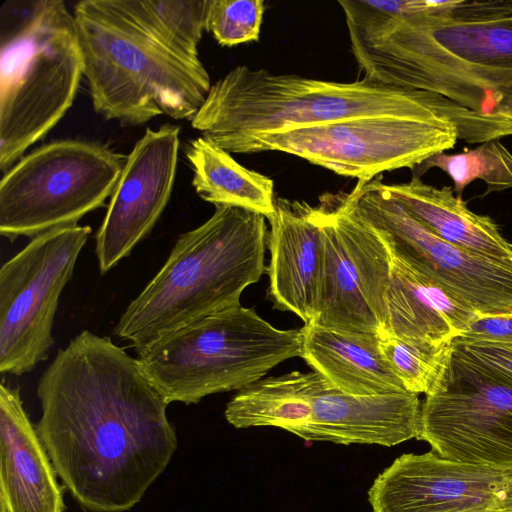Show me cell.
<instances>
[{"label":"cell","instance_id":"6da1fadb","mask_svg":"<svg viewBox=\"0 0 512 512\" xmlns=\"http://www.w3.org/2000/svg\"><path fill=\"white\" fill-rule=\"evenodd\" d=\"M38 435L64 487L85 510L140 502L178 445L169 405L137 358L85 330L58 350L37 385Z\"/></svg>","mask_w":512,"mask_h":512},{"label":"cell","instance_id":"7a4b0ae2","mask_svg":"<svg viewBox=\"0 0 512 512\" xmlns=\"http://www.w3.org/2000/svg\"><path fill=\"white\" fill-rule=\"evenodd\" d=\"M364 78L497 113L512 87V1L340 0Z\"/></svg>","mask_w":512,"mask_h":512},{"label":"cell","instance_id":"3957f363","mask_svg":"<svg viewBox=\"0 0 512 512\" xmlns=\"http://www.w3.org/2000/svg\"><path fill=\"white\" fill-rule=\"evenodd\" d=\"M455 120L464 141L480 144L496 130L493 114L468 109L442 95L375 82L312 79L240 65L211 85L191 120L192 127L219 147L251 136L319 126L352 118Z\"/></svg>","mask_w":512,"mask_h":512},{"label":"cell","instance_id":"277c9868","mask_svg":"<svg viewBox=\"0 0 512 512\" xmlns=\"http://www.w3.org/2000/svg\"><path fill=\"white\" fill-rule=\"evenodd\" d=\"M94 111L141 125L166 115L192 120L210 88L199 56L162 35L138 0H82L73 9Z\"/></svg>","mask_w":512,"mask_h":512},{"label":"cell","instance_id":"5b68a950","mask_svg":"<svg viewBox=\"0 0 512 512\" xmlns=\"http://www.w3.org/2000/svg\"><path fill=\"white\" fill-rule=\"evenodd\" d=\"M266 217L216 206L200 226L181 234L157 274L121 314L113 333L143 350L171 332L240 304L266 273Z\"/></svg>","mask_w":512,"mask_h":512},{"label":"cell","instance_id":"8992f818","mask_svg":"<svg viewBox=\"0 0 512 512\" xmlns=\"http://www.w3.org/2000/svg\"><path fill=\"white\" fill-rule=\"evenodd\" d=\"M0 170L64 117L84 77L76 22L61 0L7 1L1 9Z\"/></svg>","mask_w":512,"mask_h":512},{"label":"cell","instance_id":"52a82bcc","mask_svg":"<svg viewBox=\"0 0 512 512\" xmlns=\"http://www.w3.org/2000/svg\"><path fill=\"white\" fill-rule=\"evenodd\" d=\"M302 328L278 329L241 304L199 318L137 353L139 367L170 404L241 390L281 362L301 357Z\"/></svg>","mask_w":512,"mask_h":512},{"label":"cell","instance_id":"ba28073f","mask_svg":"<svg viewBox=\"0 0 512 512\" xmlns=\"http://www.w3.org/2000/svg\"><path fill=\"white\" fill-rule=\"evenodd\" d=\"M126 157L78 139L53 141L24 155L0 182V234L13 241L78 224L105 205Z\"/></svg>","mask_w":512,"mask_h":512},{"label":"cell","instance_id":"9c48e42d","mask_svg":"<svg viewBox=\"0 0 512 512\" xmlns=\"http://www.w3.org/2000/svg\"><path fill=\"white\" fill-rule=\"evenodd\" d=\"M463 139L460 125L448 117L352 118L251 136L228 152H284L338 175L368 182L385 171L415 168Z\"/></svg>","mask_w":512,"mask_h":512},{"label":"cell","instance_id":"30bf717a","mask_svg":"<svg viewBox=\"0 0 512 512\" xmlns=\"http://www.w3.org/2000/svg\"><path fill=\"white\" fill-rule=\"evenodd\" d=\"M359 184L325 193L315 206L324 243V272L312 325L380 335L387 318L392 252L384 234L360 211Z\"/></svg>","mask_w":512,"mask_h":512},{"label":"cell","instance_id":"8fae6325","mask_svg":"<svg viewBox=\"0 0 512 512\" xmlns=\"http://www.w3.org/2000/svg\"><path fill=\"white\" fill-rule=\"evenodd\" d=\"M92 229L55 228L33 237L0 269V372L22 375L48 358L59 299Z\"/></svg>","mask_w":512,"mask_h":512},{"label":"cell","instance_id":"7c38bea8","mask_svg":"<svg viewBox=\"0 0 512 512\" xmlns=\"http://www.w3.org/2000/svg\"><path fill=\"white\" fill-rule=\"evenodd\" d=\"M419 440L463 463L512 468V383L453 352L421 405Z\"/></svg>","mask_w":512,"mask_h":512},{"label":"cell","instance_id":"4fadbf2b","mask_svg":"<svg viewBox=\"0 0 512 512\" xmlns=\"http://www.w3.org/2000/svg\"><path fill=\"white\" fill-rule=\"evenodd\" d=\"M382 177L358 181V206L391 251L426 273L479 315L512 313V259L472 252L439 238L382 187Z\"/></svg>","mask_w":512,"mask_h":512},{"label":"cell","instance_id":"5bb4252c","mask_svg":"<svg viewBox=\"0 0 512 512\" xmlns=\"http://www.w3.org/2000/svg\"><path fill=\"white\" fill-rule=\"evenodd\" d=\"M368 501L373 512H512V468L403 454L375 478Z\"/></svg>","mask_w":512,"mask_h":512},{"label":"cell","instance_id":"9a60e30c","mask_svg":"<svg viewBox=\"0 0 512 512\" xmlns=\"http://www.w3.org/2000/svg\"><path fill=\"white\" fill-rule=\"evenodd\" d=\"M180 127L166 123L147 128L134 144L95 237L99 271L114 268L151 232L174 186Z\"/></svg>","mask_w":512,"mask_h":512},{"label":"cell","instance_id":"2e32d148","mask_svg":"<svg viewBox=\"0 0 512 512\" xmlns=\"http://www.w3.org/2000/svg\"><path fill=\"white\" fill-rule=\"evenodd\" d=\"M269 222L268 298L304 325L318 313L324 272V243L315 206L276 197Z\"/></svg>","mask_w":512,"mask_h":512},{"label":"cell","instance_id":"e0dca14e","mask_svg":"<svg viewBox=\"0 0 512 512\" xmlns=\"http://www.w3.org/2000/svg\"><path fill=\"white\" fill-rule=\"evenodd\" d=\"M421 403L412 392L358 396L344 393L321 375L311 415L298 437L336 444L391 447L420 432Z\"/></svg>","mask_w":512,"mask_h":512},{"label":"cell","instance_id":"ac0fdd59","mask_svg":"<svg viewBox=\"0 0 512 512\" xmlns=\"http://www.w3.org/2000/svg\"><path fill=\"white\" fill-rule=\"evenodd\" d=\"M19 388L0 385V512H64L62 486Z\"/></svg>","mask_w":512,"mask_h":512},{"label":"cell","instance_id":"d6986e66","mask_svg":"<svg viewBox=\"0 0 512 512\" xmlns=\"http://www.w3.org/2000/svg\"><path fill=\"white\" fill-rule=\"evenodd\" d=\"M386 307V323L380 336L415 344L451 343L479 315L393 252Z\"/></svg>","mask_w":512,"mask_h":512},{"label":"cell","instance_id":"ffe728a7","mask_svg":"<svg viewBox=\"0 0 512 512\" xmlns=\"http://www.w3.org/2000/svg\"><path fill=\"white\" fill-rule=\"evenodd\" d=\"M301 357L340 391L358 396L409 392L382 358L379 335L304 325Z\"/></svg>","mask_w":512,"mask_h":512},{"label":"cell","instance_id":"44dd1931","mask_svg":"<svg viewBox=\"0 0 512 512\" xmlns=\"http://www.w3.org/2000/svg\"><path fill=\"white\" fill-rule=\"evenodd\" d=\"M383 189L439 238L463 249L498 259H512V244L486 215L472 212L452 187L437 188L420 177L406 183H381Z\"/></svg>","mask_w":512,"mask_h":512},{"label":"cell","instance_id":"7402d4cb","mask_svg":"<svg viewBox=\"0 0 512 512\" xmlns=\"http://www.w3.org/2000/svg\"><path fill=\"white\" fill-rule=\"evenodd\" d=\"M185 156L193 171L192 186L204 201L264 215L274 210V182L239 164L229 153L200 136L187 142Z\"/></svg>","mask_w":512,"mask_h":512},{"label":"cell","instance_id":"603a6c76","mask_svg":"<svg viewBox=\"0 0 512 512\" xmlns=\"http://www.w3.org/2000/svg\"><path fill=\"white\" fill-rule=\"evenodd\" d=\"M321 374L291 371L263 377L239 390L224 412L235 428L272 426L298 436L311 415V401Z\"/></svg>","mask_w":512,"mask_h":512},{"label":"cell","instance_id":"cb8c5ba5","mask_svg":"<svg viewBox=\"0 0 512 512\" xmlns=\"http://www.w3.org/2000/svg\"><path fill=\"white\" fill-rule=\"evenodd\" d=\"M417 167L416 177L431 168L445 172L459 198H462L464 189L477 179L486 184L485 194L512 188V153L499 140L487 141L455 154L437 153Z\"/></svg>","mask_w":512,"mask_h":512},{"label":"cell","instance_id":"d4e9b609","mask_svg":"<svg viewBox=\"0 0 512 512\" xmlns=\"http://www.w3.org/2000/svg\"><path fill=\"white\" fill-rule=\"evenodd\" d=\"M379 351L409 392L429 395L435 391L448 367L452 342L415 344L389 335H379Z\"/></svg>","mask_w":512,"mask_h":512},{"label":"cell","instance_id":"484cf974","mask_svg":"<svg viewBox=\"0 0 512 512\" xmlns=\"http://www.w3.org/2000/svg\"><path fill=\"white\" fill-rule=\"evenodd\" d=\"M264 12L263 0H206L205 31L221 46L258 41Z\"/></svg>","mask_w":512,"mask_h":512},{"label":"cell","instance_id":"4316f807","mask_svg":"<svg viewBox=\"0 0 512 512\" xmlns=\"http://www.w3.org/2000/svg\"><path fill=\"white\" fill-rule=\"evenodd\" d=\"M453 352L512 383V344L467 341L455 338Z\"/></svg>","mask_w":512,"mask_h":512},{"label":"cell","instance_id":"83f0119b","mask_svg":"<svg viewBox=\"0 0 512 512\" xmlns=\"http://www.w3.org/2000/svg\"><path fill=\"white\" fill-rule=\"evenodd\" d=\"M458 338L467 341L512 344V313L478 315Z\"/></svg>","mask_w":512,"mask_h":512},{"label":"cell","instance_id":"f1b7e54d","mask_svg":"<svg viewBox=\"0 0 512 512\" xmlns=\"http://www.w3.org/2000/svg\"><path fill=\"white\" fill-rule=\"evenodd\" d=\"M498 111L512 116V87L504 90L501 93V101Z\"/></svg>","mask_w":512,"mask_h":512}]
</instances>
